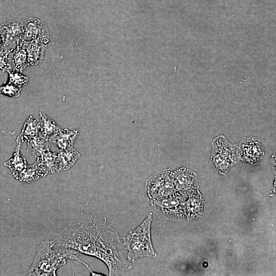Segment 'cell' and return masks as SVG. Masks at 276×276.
Returning <instances> with one entry per match:
<instances>
[{
  "mask_svg": "<svg viewBox=\"0 0 276 276\" xmlns=\"http://www.w3.org/2000/svg\"><path fill=\"white\" fill-rule=\"evenodd\" d=\"M57 240L66 247L101 260L109 275H118L132 268L121 238L106 224L91 220L71 221Z\"/></svg>",
  "mask_w": 276,
  "mask_h": 276,
  "instance_id": "cell-1",
  "label": "cell"
},
{
  "mask_svg": "<svg viewBox=\"0 0 276 276\" xmlns=\"http://www.w3.org/2000/svg\"><path fill=\"white\" fill-rule=\"evenodd\" d=\"M78 251L61 245L57 240H44L38 245L28 275L56 276L68 260H77Z\"/></svg>",
  "mask_w": 276,
  "mask_h": 276,
  "instance_id": "cell-2",
  "label": "cell"
},
{
  "mask_svg": "<svg viewBox=\"0 0 276 276\" xmlns=\"http://www.w3.org/2000/svg\"><path fill=\"white\" fill-rule=\"evenodd\" d=\"M152 213L147 214L143 222L126 237L121 238L123 244L127 252L126 258L130 262L140 258H155V251L151 239V225Z\"/></svg>",
  "mask_w": 276,
  "mask_h": 276,
  "instance_id": "cell-3",
  "label": "cell"
},
{
  "mask_svg": "<svg viewBox=\"0 0 276 276\" xmlns=\"http://www.w3.org/2000/svg\"><path fill=\"white\" fill-rule=\"evenodd\" d=\"M171 171L166 170L158 172L146 181V192L150 200H160L175 195Z\"/></svg>",
  "mask_w": 276,
  "mask_h": 276,
  "instance_id": "cell-4",
  "label": "cell"
},
{
  "mask_svg": "<svg viewBox=\"0 0 276 276\" xmlns=\"http://www.w3.org/2000/svg\"><path fill=\"white\" fill-rule=\"evenodd\" d=\"M185 200V197L176 193L170 197L149 202L157 214L168 219L178 220L186 216Z\"/></svg>",
  "mask_w": 276,
  "mask_h": 276,
  "instance_id": "cell-5",
  "label": "cell"
},
{
  "mask_svg": "<svg viewBox=\"0 0 276 276\" xmlns=\"http://www.w3.org/2000/svg\"><path fill=\"white\" fill-rule=\"evenodd\" d=\"M21 39L26 41H40L47 44L49 35L44 21L34 17L24 20Z\"/></svg>",
  "mask_w": 276,
  "mask_h": 276,
  "instance_id": "cell-6",
  "label": "cell"
},
{
  "mask_svg": "<svg viewBox=\"0 0 276 276\" xmlns=\"http://www.w3.org/2000/svg\"><path fill=\"white\" fill-rule=\"evenodd\" d=\"M175 192L186 197L195 187V175L190 170L182 168L171 172Z\"/></svg>",
  "mask_w": 276,
  "mask_h": 276,
  "instance_id": "cell-7",
  "label": "cell"
},
{
  "mask_svg": "<svg viewBox=\"0 0 276 276\" xmlns=\"http://www.w3.org/2000/svg\"><path fill=\"white\" fill-rule=\"evenodd\" d=\"M24 23V20L12 19L0 25V34L3 42L2 48L16 46L17 42L21 38Z\"/></svg>",
  "mask_w": 276,
  "mask_h": 276,
  "instance_id": "cell-8",
  "label": "cell"
},
{
  "mask_svg": "<svg viewBox=\"0 0 276 276\" xmlns=\"http://www.w3.org/2000/svg\"><path fill=\"white\" fill-rule=\"evenodd\" d=\"M238 153L244 161L257 163L262 157L263 149L257 139H246L241 142L238 147Z\"/></svg>",
  "mask_w": 276,
  "mask_h": 276,
  "instance_id": "cell-9",
  "label": "cell"
},
{
  "mask_svg": "<svg viewBox=\"0 0 276 276\" xmlns=\"http://www.w3.org/2000/svg\"><path fill=\"white\" fill-rule=\"evenodd\" d=\"M79 130H70L67 128L61 129L56 133L51 136L48 141L56 145L58 150H65L73 147V144L78 135Z\"/></svg>",
  "mask_w": 276,
  "mask_h": 276,
  "instance_id": "cell-10",
  "label": "cell"
},
{
  "mask_svg": "<svg viewBox=\"0 0 276 276\" xmlns=\"http://www.w3.org/2000/svg\"><path fill=\"white\" fill-rule=\"evenodd\" d=\"M22 41L27 50L28 65L40 63L43 59L47 44L40 41Z\"/></svg>",
  "mask_w": 276,
  "mask_h": 276,
  "instance_id": "cell-11",
  "label": "cell"
},
{
  "mask_svg": "<svg viewBox=\"0 0 276 276\" xmlns=\"http://www.w3.org/2000/svg\"><path fill=\"white\" fill-rule=\"evenodd\" d=\"M57 152H52L50 149L46 150L38 155L35 162L42 177L56 172L55 162Z\"/></svg>",
  "mask_w": 276,
  "mask_h": 276,
  "instance_id": "cell-12",
  "label": "cell"
},
{
  "mask_svg": "<svg viewBox=\"0 0 276 276\" xmlns=\"http://www.w3.org/2000/svg\"><path fill=\"white\" fill-rule=\"evenodd\" d=\"M79 153L74 147L65 150H58L55 162L56 172L70 169L80 157Z\"/></svg>",
  "mask_w": 276,
  "mask_h": 276,
  "instance_id": "cell-13",
  "label": "cell"
},
{
  "mask_svg": "<svg viewBox=\"0 0 276 276\" xmlns=\"http://www.w3.org/2000/svg\"><path fill=\"white\" fill-rule=\"evenodd\" d=\"M12 53L13 70L22 73L28 64L27 50L21 38L17 42Z\"/></svg>",
  "mask_w": 276,
  "mask_h": 276,
  "instance_id": "cell-14",
  "label": "cell"
},
{
  "mask_svg": "<svg viewBox=\"0 0 276 276\" xmlns=\"http://www.w3.org/2000/svg\"><path fill=\"white\" fill-rule=\"evenodd\" d=\"M39 133L38 118L31 116L26 121L21 131L16 139L17 144L21 145L25 141L34 137Z\"/></svg>",
  "mask_w": 276,
  "mask_h": 276,
  "instance_id": "cell-15",
  "label": "cell"
},
{
  "mask_svg": "<svg viewBox=\"0 0 276 276\" xmlns=\"http://www.w3.org/2000/svg\"><path fill=\"white\" fill-rule=\"evenodd\" d=\"M38 119L39 132L48 140L51 136L62 129L53 119L43 113L40 112Z\"/></svg>",
  "mask_w": 276,
  "mask_h": 276,
  "instance_id": "cell-16",
  "label": "cell"
},
{
  "mask_svg": "<svg viewBox=\"0 0 276 276\" xmlns=\"http://www.w3.org/2000/svg\"><path fill=\"white\" fill-rule=\"evenodd\" d=\"M12 174L15 179L28 183L35 181L42 177L35 163L31 165H28L20 171L13 172Z\"/></svg>",
  "mask_w": 276,
  "mask_h": 276,
  "instance_id": "cell-17",
  "label": "cell"
},
{
  "mask_svg": "<svg viewBox=\"0 0 276 276\" xmlns=\"http://www.w3.org/2000/svg\"><path fill=\"white\" fill-rule=\"evenodd\" d=\"M26 141L27 151L32 153L35 157L43 151L50 149L48 140L42 136L40 132L38 135Z\"/></svg>",
  "mask_w": 276,
  "mask_h": 276,
  "instance_id": "cell-18",
  "label": "cell"
},
{
  "mask_svg": "<svg viewBox=\"0 0 276 276\" xmlns=\"http://www.w3.org/2000/svg\"><path fill=\"white\" fill-rule=\"evenodd\" d=\"M21 145L17 144L12 156L4 163V165L13 172L20 171L28 165L26 158L20 153Z\"/></svg>",
  "mask_w": 276,
  "mask_h": 276,
  "instance_id": "cell-19",
  "label": "cell"
},
{
  "mask_svg": "<svg viewBox=\"0 0 276 276\" xmlns=\"http://www.w3.org/2000/svg\"><path fill=\"white\" fill-rule=\"evenodd\" d=\"M7 73L8 74L7 82L16 86L22 87L27 85L29 82L28 77L23 75L22 73L13 70L8 71Z\"/></svg>",
  "mask_w": 276,
  "mask_h": 276,
  "instance_id": "cell-20",
  "label": "cell"
},
{
  "mask_svg": "<svg viewBox=\"0 0 276 276\" xmlns=\"http://www.w3.org/2000/svg\"><path fill=\"white\" fill-rule=\"evenodd\" d=\"M14 48H4L0 49V73L7 72L11 70L12 65L8 62L9 56L14 51Z\"/></svg>",
  "mask_w": 276,
  "mask_h": 276,
  "instance_id": "cell-21",
  "label": "cell"
},
{
  "mask_svg": "<svg viewBox=\"0 0 276 276\" xmlns=\"http://www.w3.org/2000/svg\"><path fill=\"white\" fill-rule=\"evenodd\" d=\"M22 87L7 82L0 86V94L10 97H18Z\"/></svg>",
  "mask_w": 276,
  "mask_h": 276,
  "instance_id": "cell-22",
  "label": "cell"
},
{
  "mask_svg": "<svg viewBox=\"0 0 276 276\" xmlns=\"http://www.w3.org/2000/svg\"><path fill=\"white\" fill-rule=\"evenodd\" d=\"M3 42L2 40V37L0 34V49L3 47Z\"/></svg>",
  "mask_w": 276,
  "mask_h": 276,
  "instance_id": "cell-23",
  "label": "cell"
}]
</instances>
